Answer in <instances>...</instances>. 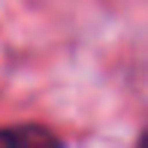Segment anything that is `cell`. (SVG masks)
<instances>
[{
  "instance_id": "1",
  "label": "cell",
  "mask_w": 148,
  "mask_h": 148,
  "mask_svg": "<svg viewBox=\"0 0 148 148\" xmlns=\"http://www.w3.org/2000/svg\"><path fill=\"white\" fill-rule=\"evenodd\" d=\"M60 139L55 133H49L39 124H18V127H6L0 130V145H12V148H42V145H58Z\"/></svg>"
}]
</instances>
